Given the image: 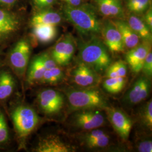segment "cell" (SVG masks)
Instances as JSON below:
<instances>
[{
  "label": "cell",
  "mask_w": 152,
  "mask_h": 152,
  "mask_svg": "<svg viewBox=\"0 0 152 152\" xmlns=\"http://www.w3.org/2000/svg\"><path fill=\"white\" fill-rule=\"evenodd\" d=\"M10 140V134L5 116L0 109V147L6 145Z\"/></svg>",
  "instance_id": "cell-28"
},
{
  "label": "cell",
  "mask_w": 152,
  "mask_h": 152,
  "mask_svg": "<svg viewBox=\"0 0 152 152\" xmlns=\"http://www.w3.org/2000/svg\"><path fill=\"white\" fill-rule=\"evenodd\" d=\"M62 20V16L59 12L51 10H44L33 16L31 24L33 27L37 25H51L56 26L61 23Z\"/></svg>",
  "instance_id": "cell-19"
},
{
  "label": "cell",
  "mask_w": 152,
  "mask_h": 152,
  "mask_svg": "<svg viewBox=\"0 0 152 152\" xmlns=\"http://www.w3.org/2000/svg\"><path fill=\"white\" fill-rule=\"evenodd\" d=\"M127 22L141 41L152 42V31L148 27L142 18L136 14H132L129 17Z\"/></svg>",
  "instance_id": "cell-18"
},
{
  "label": "cell",
  "mask_w": 152,
  "mask_h": 152,
  "mask_svg": "<svg viewBox=\"0 0 152 152\" xmlns=\"http://www.w3.org/2000/svg\"><path fill=\"white\" fill-rule=\"evenodd\" d=\"M46 71L41 55L33 59L29 64L27 71V82L29 85L39 83Z\"/></svg>",
  "instance_id": "cell-20"
},
{
  "label": "cell",
  "mask_w": 152,
  "mask_h": 152,
  "mask_svg": "<svg viewBox=\"0 0 152 152\" xmlns=\"http://www.w3.org/2000/svg\"><path fill=\"white\" fill-rule=\"evenodd\" d=\"M66 76L61 67L57 65L50 69H46L39 83L56 85L64 81Z\"/></svg>",
  "instance_id": "cell-24"
},
{
  "label": "cell",
  "mask_w": 152,
  "mask_h": 152,
  "mask_svg": "<svg viewBox=\"0 0 152 152\" xmlns=\"http://www.w3.org/2000/svg\"><path fill=\"white\" fill-rule=\"evenodd\" d=\"M33 34L39 42L48 44L56 38L58 29L55 26L37 25L33 26Z\"/></svg>",
  "instance_id": "cell-21"
},
{
  "label": "cell",
  "mask_w": 152,
  "mask_h": 152,
  "mask_svg": "<svg viewBox=\"0 0 152 152\" xmlns=\"http://www.w3.org/2000/svg\"><path fill=\"white\" fill-rule=\"evenodd\" d=\"M18 24L16 18L6 11L0 10V41L15 32Z\"/></svg>",
  "instance_id": "cell-17"
},
{
  "label": "cell",
  "mask_w": 152,
  "mask_h": 152,
  "mask_svg": "<svg viewBox=\"0 0 152 152\" xmlns=\"http://www.w3.org/2000/svg\"><path fill=\"white\" fill-rule=\"evenodd\" d=\"M151 50H152L151 41H141V42L126 53L125 55L126 63L134 73H138L141 71L144 61Z\"/></svg>",
  "instance_id": "cell-13"
},
{
  "label": "cell",
  "mask_w": 152,
  "mask_h": 152,
  "mask_svg": "<svg viewBox=\"0 0 152 152\" xmlns=\"http://www.w3.org/2000/svg\"><path fill=\"white\" fill-rule=\"evenodd\" d=\"M76 50V40L71 33H67L55 45L50 55L58 65L64 67L69 64Z\"/></svg>",
  "instance_id": "cell-10"
},
{
  "label": "cell",
  "mask_w": 152,
  "mask_h": 152,
  "mask_svg": "<svg viewBox=\"0 0 152 152\" xmlns=\"http://www.w3.org/2000/svg\"><path fill=\"white\" fill-rule=\"evenodd\" d=\"M137 122L141 127L151 132L152 129V101L151 99L139 108L137 113Z\"/></svg>",
  "instance_id": "cell-23"
},
{
  "label": "cell",
  "mask_w": 152,
  "mask_h": 152,
  "mask_svg": "<svg viewBox=\"0 0 152 152\" xmlns=\"http://www.w3.org/2000/svg\"><path fill=\"white\" fill-rule=\"evenodd\" d=\"M68 75L71 82L77 87H98L102 81L99 73L80 60L71 68Z\"/></svg>",
  "instance_id": "cell-6"
},
{
  "label": "cell",
  "mask_w": 152,
  "mask_h": 152,
  "mask_svg": "<svg viewBox=\"0 0 152 152\" xmlns=\"http://www.w3.org/2000/svg\"><path fill=\"white\" fill-rule=\"evenodd\" d=\"M82 145L91 149H105L110 146V136L105 132L104 134L96 138L80 142Z\"/></svg>",
  "instance_id": "cell-26"
},
{
  "label": "cell",
  "mask_w": 152,
  "mask_h": 152,
  "mask_svg": "<svg viewBox=\"0 0 152 152\" xmlns=\"http://www.w3.org/2000/svg\"><path fill=\"white\" fill-rule=\"evenodd\" d=\"M37 152H72L76 151L75 147L64 141L60 136L49 135L42 137L35 148Z\"/></svg>",
  "instance_id": "cell-14"
},
{
  "label": "cell",
  "mask_w": 152,
  "mask_h": 152,
  "mask_svg": "<svg viewBox=\"0 0 152 152\" xmlns=\"http://www.w3.org/2000/svg\"><path fill=\"white\" fill-rule=\"evenodd\" d=\"M61 91L68 103V110L72 113L79 110L99 109L104 110L109 106L108 100L98 87L82 88L64 85Z\"/></svg>",
  "instance_id": "cell-1"
},
{
  "label": "cell",
  "mask_w": 152,
  "mask_h": 152,
  "mask_svg": "<svg viewBox=\"0 0 152 152\" xmlns=\"http://www.w3.org/2000/svg\"><path fill=\"white\" fill-rule=\"evenodd\" d=\"M31 53V46L27 40L19 41L11 50L9 55V64L19 77L24 76Z\"/></svg>",
  "instance_id": "cell-8"
},
{
  "label": "cell",
  "mask_w": 152,
  "mask_h": 152,
  "mask_svg": "<svg viewBox=\"0 0 152 152\" xmlns=\"http://www.w3.org/2000/svg\"><path fill=\"white\" fill-rule=\"evenodd\" d=\"M65 95L61 91L46 88L38 92L37 103L41 111L47 115L58 114L63 108Z\"/></svg>",
  "instance_id": "cell-7"
},
{
  "label": "cell",
  "mask_w": 152,
  "mask_h": 152,
  "mask_svg": "<svg viewBox=\"0 0 152 152\" xmlns=\"http://www.w3.org/2000/svg\"><path fill=\"white\" fill-rule=\"evenodd\" d=\"M135 147L137 152H152V139L148 137L139 138L135 141Z\"/></svg>",
  "instance_id": "cell-29"
},
{
  "label": "cell",
  "mask_w": 152,
  "mask_h": 152,
  "mask_svg": "<svg viewBox=\"0 0 152 152\" xmlns=\"http://www.w3.org/2000/svg\"><path fill=\"white\" fill-rule=\"evenodd\" d=\"M33 4L38 9H46L54 4L56 0H32Z\"/></svg>",
  "instance_id": "cell-33"
},
{
  "label": "cell",
  "mask_w": 152,
  "mask_h": 152,
  "mask_svg": "<svg viewBox=\"0 0 152 152\" xmlns=\"http://www.w3.org/2000/svg\"><path fill=\"white\" fill-rule=\"evenodd\" d=\"M144 75L146 76L149 79H151L152 76V50H151L144 61L142 69Z\"/></svg>",
  "instance_id": "cell-31"
},
{
  "label": "cell",
  "mask_w": 152,
  "mask_h": 152,
  "mask_svg": "<svg viewBox=\"0 0 152 152\" xmlns=\"http://www.w3.org/2000/svg\"><path fill=\"white\" fill-rule=\"evenodd\" d=\"M126 77H118L115 78H107L103 81V87L105 91L110 94L121 92L126 83Z\"/></svg>",
  "instance_id": "cell-25"
},
{
  "label": "cell",
  "mask_w": 152,
  "mask_h": 152,
  "mask_svg": "<svg viewBox=\"0 0 152 152\" xmlns=\"http://www.w3.org/2000/svg\"><path fill=\"white\" fill-rule=\"evenodd\" d=\"M65 3V5L70 6H78L83 4V0H61Z\"/></svg>",
  "instance_id": "cell-35"
},
{
  "label": "cell",
  "mask_w": 152,
  "mask_h": 152,
  "mask_svg": "<svg viewBox=\"0 0 152 152\" xmlns=\"http://www.w3.org/2000/svg\"><path fill=\"white\" fill-rule=\"evenodd\" d=\"M79 60L90 66L100 75L105 73L112 64L109 51L98 36L90 37L79 45Z\"/></svg>",
  "instance_id": "cell-3"
},
{
  "label": "cell",
  "mask_w": 152,
  "mask_h": 152,
  "mask_svg": "<svg viewBox=\"0 0 152 152\" xmlns=\"http://www.w3.org/2000/svg\"><path fill=\"white\" fill-rule=\"evenodd\" d=\"M100 35L110 53L117 54L124 52L125 46L120 32L111 20L103 23Z\"/></svg>",
  "instance_id": "cell-12"
},
{
  "label": "cell",
  "mask_w": 152,
  "mask_h": 152,
  "mask_svg": "<svg viewBox=\"0 0 152 152\" xmlns=\"http://www.w3.org/2000/svg\"><path fill=\"white\" fill-rule=\"evenodd\" d=\"M63 12L67 20L82 35L92 37L101 34L103 23L91 5L83 4L75 7L65 5Z\"/></svg>",
  "instance_id": "cell-2"
},
{
  "label": "cell",
  "mask_w": 152,
  "mask_h": 152,
  "mask_svg": "<svg viewBox=\"0 0 152 152\" xmlns=\"http://www.w3.org/2000/svg\"><path fill=\"white\" fill-rule=\"evenodd\" d=\"M109 66L114 71L117 77H126L127 74V66L125 61L122 60L117 61L114 63L111 64Z\"/></svg>",
  "instance_id": "cell-30"
},
{
  "label": "cell",
  "mask_w": 152,
  "mask_h": 152,
  "mask_svg": "<svg viewBox=\"0 0 152 152\" xmlns=\"http://www.w3.org/2000/svg\"><path fill=\"white\" fill-rule=\"evenodd\" d=\"M41 56V59L43 61L44 66L46 69H50L51 68L57 66L58 64L55 62L51 55L48 53H44L43 54L40 55Z\"/></svg>",
  "instance_id": "cell-32"
},
{
  "label": "cell",
  "mask_w": 152,
  "mask_h": 152,
  "mask_svg": "<svg viewBox=\"0 0 152 152\" xmlns=\"http://www.w3.org/2000/svg\"><path fill=\"white\" fill-rule=\"evenodd\" d=\"M151 90V80L144 75H141L125 93L122 102L127 106H134L146 100L149 96Z\"/></svg>",
  "instance_id": "cell-11"
},
{
  "label": "cell",
  "mask_w": 152,
  "mask_h": 152,
  "mask_svg": "<svg viewBox=\"0 0 152 152\" xmlns=\"http://www.w3.org/2000/svg\"><path fill=\"white\" fill-rule=\"evenodd\" d=\"M11 119L18 138L22 140L29 136L37 127L39 117L29 105L20 104L11 112Z\"/></svg>",
  "instance_id": "cell-4"
},
{
  "label": "cell",
  "mask_w": 152,
  "mask_h": 152,
  "mask_svg": "<svg viewBox=\"0 0 152 152\" xmlns=\"http://www.w3.org/2000/svg\"><path fill=\"white\" fill-rule=\"evenodd\" d=\"M104 110L107 118L118 135L122 140H127L133 125L130 117L123 110L118 108L109 105Z\"/></svg>",
  "instance_id": "cell-9"
},
{
  "label": "cell",
  "mask_w": 152,
  "mask_h": 152,
  "mask_svg": "<svg viewBox=\"0 0 152 152\" xmlns=\"http://www.w3.org/2000/svg\"><path fill=\"white\" fill-rule=\"evenodd\" d=\"M98 11L102 15L108 18H118L124 16L121 0H95Z\"/></svg>",
  "instance_id": "cell-16"
},
{
  "label": "cell",
  "mask_w": 152,
  "mask_h": 152,
  "mask_svg": "<svg viewBox=\"0 0 152 152\" xmlns=\"http://www.w3.org/2000/svg\"><path fill=\"white\" fill-rule=\"evenodd\" d=\"M15 88V81L9 71L0 72V100L4 101L11 96Z\"/></svg>",
  "instance_id": "cell-22"
},
{
  "label": "cell",
  "mask_w": 152,
  "mask_h": 152,
  "mask_svg": "<svg viewBox=\"0 0 152 152\" xmlns=\"http://www.w3.org/2000/svg\"><path fill=\"white\" fill-rule=\"evenodd\" d=\"M145 15L143 16L142 19L146 23L149 29L152 30V10L151 6L145 12Z\"/></svg>",
  "instance_id": "cell-34"
},
{
  "label": "cell",
  "mask_w": 152,
  "mask_h": 152,
  "mask_svg": "<svg viewBox=\"0 0 152 152\" xmlns=\"http://www.w3.org/2000/svg\"><path fill=\"white\" fill-rule=\"evenodd\" d=\"M102 109H88L72 112L69 123L77 129L91 130L103 127L107 123V117Z\"/></svg>",
  "instance_id": "cell-5"
},
{
  "label": "cell",
  "mask_w": 152,
  "mask_h": 152,
  "mask_svg": "<svg viewBox=\"0 0 152 152\" xmlns=\"http://www.w3.org/2000/svg\"><path fill=\"white\" fill-rule=\"evenodd\" d=\"M17 0H0V4L6 6H11L15 4Z\"/></svg>",
  "instance_id": "cell-36"
},
{
  "label": "cell",
  "mask_w": 152,
  "mask_h": 152,
  "mask_svg": "<svg viewBox=\"0 0 152 152\" xmlns=\"http://www.w3.org/2000/svg\"><path fill=\"white\" fill-rule=\"evenodd\" d=\"M126 6L132 14H142L151 6V0H126Z\"/></svg>",
  "instance_id": "cell-27"
},
{
  "label": "cell",
  "mask_w": 152,
  "mask_h": 152,
  "mask_svg": "<svg viewBox=\"0 0 152 152\" xmlns=\"http://www.w3.org/2000/svg\"><path fill=\"white\" fill-rule=\"evenodd\" d=\"M111 20L120 32L125 49L130 50L140 42L141 39L126 21L121 19Z\"/></svg>",
  "instance_id": "cell-15"
}]
</instances>
